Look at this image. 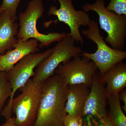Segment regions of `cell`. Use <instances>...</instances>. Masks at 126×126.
Returning <instances> with one entry per match:
<instances>
[{
    "label": "cell",
    "mask_w": 126,
    "mask_h": 126,
    "mask_svg": "<svg viewBox=\"0 0 126 126\" xmlns=\"http://www.w3.org/2000/svg\"><path fill=\"white\" fill-rule=\"evenodd\" d=\"M67 87L59 74L42 83L38 113L33 126H64L63 119L67 115Z\"/></svg>",
    "instance_id": "6da1fadb"
},
{
    "label": "cell",
    "mask_w": 126,
    "mask_h": 126,
    "mask_svg": "<svg viewBox=\"0 0 126 126\" xmlns=\"http://www.w3.org/2000/svg\"><path fill=\"white\" fill-rule=\"evenodd\" d=\"M42 83L30 79L19 90L21 94L12 100L9 107H5L0 115L6 120L15 113L17 126H33L36 120L40 102Z\"/></svg>",
    "instance_id": "7a4b0ae2"
},
{
    "label": "cell",
    "mask_w": 126,
    "mask_h": 126,
    "mask_svg": "<svg viewBox=\"0 0 126 126\" xmlns=\"http://www.w3.org/2000/svg\"><path fill=\"white\" fill-rule=\"evenodd\" d=\"M44 7L42 0H31L24 12L19 14V28L16 38L18 43L25 42L31 39L37 40L40 44L39 47L49 46L54 42H59L65 36L64 32H54L47 34L38 31L36 24L39 18L43 16Z\"/></svg>",
    "instance_id": "3957f363"
},
{
    "label": "cell",
    "mask_w": 126,
    "mask_h": 126,
    "mask_svg": "<svg viewBox=\"0 0 126 126\" xmlns=\"http://www.w3.org/2000/svg\"><path fill=\"white\" fill-rule=\"evenodd\" d=\"M87 26L88 29L83 30L81 33L86 38L96 44L97 49L94 53L83 51L79 56H84L93 61L99 70L100 76L126 58V51H121L109 47L100 33L98 23L91 20Z\"/></svg>",
    "instance_id": "277c9868"
},
{
    "label": "cell",
    "mask_w": 126,
    "mask_h": 126,
    "mask_svg": "<svg viewBox=\"0 0 126 126\" xmlns=\"http://www.w3.org/2000/svg\"><path fill=\"white\" fill-rule=\"evenodd\" d=\"M82 9L87 12H95L99 17L100 28L107 34L104 39L113 48L124 51L126 48V16L118 15L106 9L104 0H96L94 4L87 3Z\"/></svg>",
    "instance_id": "5b68a950"
},
{
    "label": "cell",
    "mask_w": 126,
    "mask_h": 126,
    "mask_svg": "<svg viewBox=\"0 0 126 126\" xmlns=\"http://www.w3.org/2000/svg\"><path fill=\"white\" fill-rule=\"evenodd\" d=\"M75 42L67 34L52 48L51 54L36 66L32 81L42 83L55 74V70L60 64L67 63L75 56H79L83 51L81 47L75 45Z\"/></svg>",
    "instance_id": "8992f818"
},
{
    "label": "cell",
    "mask_w": 126,
    "mask_h": 126,
    "mask_svg": "<svg viewBox=\"0 0 126 126\" xmlns=\"http://www.w3.org/2000/svg\"><path fill=\"white\" fill-rule=\"evenodd\" d=\"M57 0L60 4L58 9L54 6H51L48 11V16H56L58 19L48 23L56 24L58 22H63L67 25L70 29L69 35L76 42L82 45L83 38L80 33L79 28L81 26H87L91 20L87 12L83 10H76L73 5L72 0Z\"/></svg>",
    "instance_id": "52a82bcc"
},
{
    "label": "cell",
    "mask_w": 126,
    "mask_h": 126,
    "mask_svg": "<svg viewBox=\"0 0 126 126\" xmlns=\"http://www.w3.org/2000/svg\"><path fill=\"white\" fill-rule=\"evenodd\" d=\"M67 63H61L55 70L66 85L84 84L90 88L94 74L98 71L94 63L89 59L75 56Z\"/></svg>",
    "instance_id": "ba28073f"
},
{
    "label": "cell",
    "mask_w": 126,
    "mask_h": 126,
    "mask_svg": "<svg viewBox=\"0 0 126 126\" xmlns=\"http://www.w3.org/2000/svg\"><path fill=\"white\" fill-rule=\"evenodd\" d=\"M49 49L41 53L28 55L16 64L10 70L5 72L6 78L11 85L12 92L7 106L9 107L17 90L24 86L31 77L33 76L34 69L38 64L51 54Z\"/></svg>",
    "instance_id": "9c48e42d"
},
{
    "label": "cell",
    "mask_w": 126,
    "mask_h": 126,
    "mask_svg": "<svg viewBox=\"0 0 126 126\" xmlns=\"http://www.w3.org/2000/svg\"><path fill=\"white\" fill-rule=\"evenodd\" d=\"M108 97L105 84L101 81L99 73L97 71L93 79L83 116H92L99 120L103 126H111L106 110Z\"/></svg>",
    "instance_id": "30bf717a"
},
{
    "label": "cell",
    "mask_w": 126,
    "mask_h": 126,
    "mask_svg": "<svg viewBox=\"0 0 126 126\" xmlns=\"http://www.w3.org/2000/svg\"><path fill=\"white\" fill-rule=\"evenodd\" d=\"M16 15L6 11H0V55L15 48L18 43L16 36L19 31Z\"/></svg>",
    "instance_id": "8fae6325"
},
{
    "label": "cell",
    "mask_w": 126,
    "mask_h": 126,
    "mask_svg": "<svg viewBox=\"0 0 126 126\" xmlns=\"http://www.w3.org/2000/svg\"><path fill=\"white\" fill-rule=\"evenodd\" d=\"M38 46L39 41L35 39L18 43L14 49L0 55V71L6 72L10 70L25 56L38 52Z\"/></svg>",
    "instance_id": "7c38bea8"
},
{
    "label": "cell",
    "mask_w": 126,
    "mask_h": 126,
    "mask_svg": "<svg viewBox=\"0 0 126 126\" xmlns=\"http://www.w3.org/2000/svg\"><path fill=\"white\" fill-rule=\"evenodd\" d=\"M67 85L65 105L67 115L72 117L83 116L84 109L90 93V88L82 84Z\"/></svg>",
    "instance_id": "4fadbf2b"
},
{
    "label": "cell",
    "mask_w": 126,
    "mask_h": 126,
    "mask_svg": "<svg viewBox=\"0 0 126 126\" xmlns=\"http://www.w3.org/2000/svg\"><path fill=\"white\" fill-rule=\"evenodd\" d=\"M99 76L101 81L107 84L108 96L119 94L126 87V64L121 61Z\"/></svg>",
    "instance_id": "5bb4252c"
},
{
    "label": "cell",
    "mask_w": 126,
    "mask_h": 126,
    "mask_svg": "<svg viewBox=\"0 0 126 126\" xmlns=\"http://www.w3.org/2000/svg\"><path fill=\"white\" fill-rule=\"evenodd\" d=\"M108 118L111 126H126V117L121 104L119 94L108 96Z\"/></svg>",
    "instance_id": "9a60e30c"
},
{
    "label": "cell",
    "mask_w": 126,
    "mask_h": 126,
    "mask_svg": "<svg viewBox=\"0 0 126 126\" xmlns=\"http://www.w3.org/2000/svg\"><path fill=\"white\" fill-rule=\"evenodd\" d=\"M12 92L11 85L6 78L5 72L0 71V112Z\"/></svg>",
    "instance_id": "2e32d148"
},
{
    "label": "cell",
    "mask_w": 126,
    "mask_h": 126,
    "mask_svg": "<svg viewBox=\"0 0 126 126\" xmlns=\"http://www.w3.org/2000/svg\"><path fill=\"white\" fill-rule=\"evenodd\" d=\"M106 7L108 10L113 12L118 15L126 16V0H110Z\"/></svg>",
    "instance_id": "e0dca14e"
},
{
    "label": "cell",
    "mask_w": 126,
    "mask_h": 126,
    "mask_svg": "<svg viewBox=\"0 0 126 126\" xmlns=\"http://www.w3.org/2000/svg\"><path fill=\"white\" fill-rule=\"evenodd\" d=\"M21 0H3L0 6V11H6L13 15H16V12Z\"/></svg>",
    "instance_id": "ac0fdd59"
},
{
    "label": "cell",
    "mask_w": 126,
    "mask_h": 126,
    "mask_svg": "<svg viewBox=\"0 0 126 126\" xmlns=\"http://www.w3.org/2000/svg\"><path fill=\"white\" fill-rule=\"evenodd\" d=\"M82 116L72 117L67 115L63 119L64 126H79Z\"/></svg>",
    "instance_id": "d6986e66"
},
{
    "label": "cell",
    "mask_w": 126,
    "mask_h": 126,
    "mask_svg": "<svg viewBox=\"0 0 126 126\" xmlns=\"http://www.w3.org/2000/svg\"><path fill=\"white\" fill-rule=\"evenodd\" d=\"M119 99L120 101H122L124 103V105L122 107V109L126 112V89H124L122 90L119 94Z\"/></svg>",
    "instance_id": "ffe728a7"
},
{
    "label": "cell",
    "mask_w": 126,
    "mask_h": 126,
    "mask_svg": "<svg viewBox=\"0 0 126 126\" xmlns=\"http://www.w3.org/2000/svg\"><path fill=\"white\" fill-rule=\"evenodd\" d=\"M0 126H17L16 123L15 118L10 117L6 119L5 122Z\"/></svg>",
    "instance_id": "44dd1931"
},
{
    "label": "cell",
    "mask_w": 126,
    "mask_h": 126,
    "mask_svg": "<svg viewBox=\"0 0 126 126\" xmlns=\"http://www.w3.org/2000/svg\"><path fill=\"white\" fill-rule=\"evenodd\" d=\"M79 126H88V123L86 120L83 121L82 118L80 121Z\"/></svg>",
    "instance_id": "7402d4cb"
},
{
    "label": "cell",
    "mask_w": 126,
    "mask_h": 126,
    "mask_svg": "<svg viewBox=\"0 0 126 126\" xmlns=\"http://www.w3.org/2000/svg\"><path fill=\"white\" fill-rule=\"evenodd\" d=\"M88 126H93L90 120H89V122L88 123Z\"/></svg>",
    "instance_id": "603a6c76"
}]
</instances>
